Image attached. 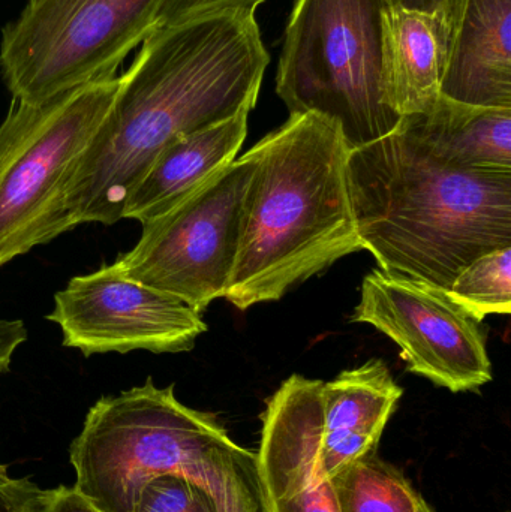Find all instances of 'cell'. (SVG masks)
Segmentation results:
<instances>
[{"instance_id":"cell-1","label":"cell","mask_w":511,"mask_h":512,"mask_svg":"<svg viewBox=\"0 0 511 512\" xmlns=\"http://www.w3.org/2000/svg\"><path fill=\"white\" fill-rule=\"evenodd\" d=\"M270 57L255 15L156 27L141 42L104 122L69 171V227L113 225L135 183L179 138L254 108Z\"/></svg>"},{"instance_id":"cell-2","label":"cell","mask_w":511,"mask_h":512,"mask_svg":"<svg viewBox=\"0 0 511 512\" xmlns=\"http://www.w3.org/2000/svg\"><path fill=\"white\" fill-rule=\"evenodd\" d=\"M348 192L380 270L449 291L479 256L511 246V171L465 170L404 132L351 149Z\"/></svg>"},{"instance_id":"cell-3","label":"cell","mask_w":511,"mask_h":512,"mask_svg":"<svg viewBox=\"0 0 511 512\" xmlns=\"http://www.w3.org/2000/svg\"><path fill=\"white\" fill-rule=\"evenodd\" d=\"M252 149L258 167L224 295L239 310L281 300L338 259L363 251L348 192L350 147L338 123L290 114Z\"/></svg>"},{"instance_id":"cell-4","label":"cell","mask_w":511,"mask_h":512,"mask_svg":"<svg viewBox=\"0 0 511 512\" xmlns=\"http://www.w3.org/2000/svg\"><path fill=\"white\" fill-rule=\"evenodd\" d=\"M69 462L75 489L101 512H131L141 487L162 475L200 484L222 512H264L255 453L152 378L90 408Z\"/></svg>"},{"instance_id":"cell-5","label":"cell","mask_w":511,"mask_h":512,"mask_svg":"<svg viewBox=\"0 0 511 512\" xmlns=\"http://www.w3.org/2000/svg\"><path fill=\"white\" fill-rule=\"evenodd\" d=\"M387 0H296L276 74L290 114L338 123L348 147L396 131L401 117L383 90V18Z\"/></svg>"},{"instance_id":"cell-6","label":"cell","mask_w":511,"mask_h":512,"mask_svg":"<svg viewBox=\"0 0 511 512\" xmlns=\"http://www.w3.org/2000/svg\"><path fill=\"white\" fill-rule=\"evenodd\" d=\"M120 86L116 74L41 104L12 101L0 125V267L71 230L63 209L69 171Z\"/></svg>"},{"instance_id":"cell-7","label":"cell","mask_w":511,"mask_h":512,"mask_svg":"<svg viewBox=\"0 0 511 512\" xmlns=\"http://www.w3.org/2000/svg\"><path fill=\"white\" fill-rule=\"evenodd\" d=\"M165 0H29L3 27L0 69L12 101L41 104L102 77L158 26Z\"/></svg>"},{"instance_id":"cell-8","label":"cell","mask_w":511,"mask_h":512,"mask_svg":"<svg viewBox=\"0 0 511 512\" xmlns=\"http://www.w3.org/2000/svg\"><path fill=\"white\" fill-rule=\"evenodd\" d=\"M257 167L254 149L234 159L170 212L143 224L137 245L114 264L129 279L203 313L230 285Z\"/></svg>"},{"instance_id":"cell-9","label":"cell","mask_w":511,"mask_h":512,"mask_svg":"<svg viewBox=\"0 0 511 512\" xmlns=\"http://www.w3.org/2000/svg\"><path fill=\"white\" fill-rule=\"evenodd\" d=\"M353 321L390 337L401 348L408 372L438 387L464 393L492 381L480 322L444 289L378 268L363 279Z\"/></svg>"},{"instance_id":"cell-10","label":"cell","mask_w":511,"mask_h":512,"mask_svg":"<svg viewBox=\"0 0 511 512\" xmlns=\"http://www.w3.org/2000/svg\"><path fill=\"white\" fill-rule=\"evenodd\" d=\"M59 325L63 346L95 354H179L207 331L201 313L173 295L129 279L116 264L75 276L54 295L47 316Z\"/></svg>"},{"instance_id":"cell-11","label":"cell","mask_w":511,"mask_h":512,"mask_svg":"<svg viewBox=\"0 0 511 512\" xmlns=\"http://www.w3.org/2000/svg\"><path fill=\"white\" fill-rule=\"evenodd\" d=\"M323 387L293 375L267 400L255 454L264 512H339L321 466Z\"/></svg>"},{"instance_id":"cell-12","label":"cell","mask_w":511,"mask_h":512,"mask_svg":"<svg viewBox=\"0 0 511 512\" xmlns=\"http://www.w3.org/2000/svg\"><path fill=\"white\" fill-rule=\"evenodd\" d=\"M441 96L511 110V0H461L447 32Z\"/></svg>"},{"instance_id":"cell-13","label":"cell","mask_w":511,"mask_h":512,"mask_svg":"<svg viewBox=\"0 0 511 512\" xmlns=\"http://www.w3.org/2000/svg\"><path fill=\"white\" fill-rule=\"evenodd\" d=\"M404 390L381 360H371L324 382L321 466L327 478L369 454L378 444Z\"/></svg>"},{"instance_id":"cell-14","label":"cell","mask_w":511,"mask_h":512,"mask_svg":"<svg viewBox=\"0 0 511 512\" xmlns=\"http://www.w3.org/2000/svg\"><path fill=\"white\" fill-rule=\"evenodd\" d=\"M252 108L186 135L165 147L140 177L123 206L122 219L146 224L170 212L213 174L237 158Z\"/></svg>"},{"instance_id":"cell-15","label":"cell","mask_w":511,"mask_h":512,"mask_svg":"<svg viewBox=\"0 0 511 512\" xmlns=\"http://www.w3.org/2000/svg\"><path fill=\"white\" fill-rule=\"evenodd\" d=\"M447 27L437 15L387 3L383 18L384 101L399 117L431 110L441 98Z\"/></svg>"},{"instance_id":"cell-16","label":"cell","mask_w":511,"mask_h":512,"mask_svg":"<svg viewBox=\"0 0 511 512\" xmlns=\"http://www.w3.org/2000/svg\"><path fill=\"white\" fill-rule=\"evenodd\" d=\"M396 129L453 167L511 171V110L506 108L474 107L441 96L431 110L402 117Z\"/></svg>"},{"instance_id":"cell-17","label":"cell","mask_w":511,"mask_h":512,"mask_svg":"<svg viewBox=\"0 0 511 512\" xmlns=\"http://www.w3.org/2000/svg\"><path fill=\"white\" fill-rule=\"evenodd\" d=\"M339 512H420L425 499L401 471L375 454L330 478Z\"/></svg>"},{"instance_id":"cell-18","label":"cell","mask_w":511,"mask_h":512,"mask_svg":"<svg viewBox=\"0 0 511 512\" xmlns=\"http://www.w3.org/2000/svg\"><path fill=\"white\" fill-rule=\"evenodd\" d=\"M447 294L479 322L488 315H510L511 246L474 259L456 276Z\"/></svg>"},{"instance_id":"cell-19","label":"cell","mask_w":511,"mask_h":512,"mask_svg":"<svg viewBox=\"0 0 511 512\" xmlns=\"http://www.w3.org/2000/svg\"><path fill=\"white\" fill-rule=\"evenodd\" d=\"M131 512H222L218 502L200 484L183 475H162L147 481Z\"/></svg>"},{"instance_id":"cell-20","label":"cell","mask_w":511,"mask_h":512,"mask_svg":"<svg viewBox=\"0 0 511 512\" xmlns=\"http://www.w3.org/2000/svg\"><path fill=\"white\" fill-rule=\"evenodd\" d=\"M264 2L266 0H165L156 27L171 26L222 12L245 11L255 14V9Z\"/></svg>"},{"instance_id":"cell-21","label":"cell","mask_w":511,"mask_h":512,"mask_svg":"<svg viewBox=\"0 0 511 512\" xmlns=\"http://www.w3.org/2000/svg\"><path fill=\"white\" fill-rule=\"evenodd\" d=\"M48 490L41 489L29 478L12 477L8 466L0 463V512H38Z\"/></svg>"},{"instance_id":"cell-22","label":"cell","mask_w":511,"mask_h":512,"mask_svg":"<svg viewBox=\"0 0 511 512\" xmlns=\"http://www.w3.org/2000/svg\"><path fill=\"white\" fill-rule=\"evenodd\" d=\"M38 512H101L96 510L74 486L48 490L47 499Z\"/></svg>"},{"instance_id":"cell-23","label":"cell","mask_w":511,"mask_h":512,"mask_svg":"<svg viewBox=\"0 0 511 512\" xmlns=\"http://www.w3.org/2000/svg\"><path fill=\"white\" fill-rule=\"evenodd\" d=\"M27 340V328L23 321L0 319V376L11 367L15 351Z\"/></svg>"},{"instance_id":"cell-24","label":"cell","mask_w":511,"mask_h":512,"mask_svg":"<svg viewBox=\"0 0 511 512\" xmlns=\"http://www.w3.org/2000/svg\"><path fill=\"white\" fill-rule=\"evenodd\" d=\"M387 2L389 5L407 9V11L437 15L446 23L447 32H449L461 0H387Z\"/></svg>"},{"instance_id":"cell-25","label":"cell","mask_w":511,"mask_h":512,"mask_svg":"<svg viewBox=\"0 0 511 512\" xmlns=\"http://www.w3.org/2000/svg\"><path fill=\"white\" fill-rule=\"evenodd\" d=\"M420 512H435V511L432 510L431 505H429L428 502H426V504L423 505L422 511H420Z\"/></svg>"}]
</instances>
